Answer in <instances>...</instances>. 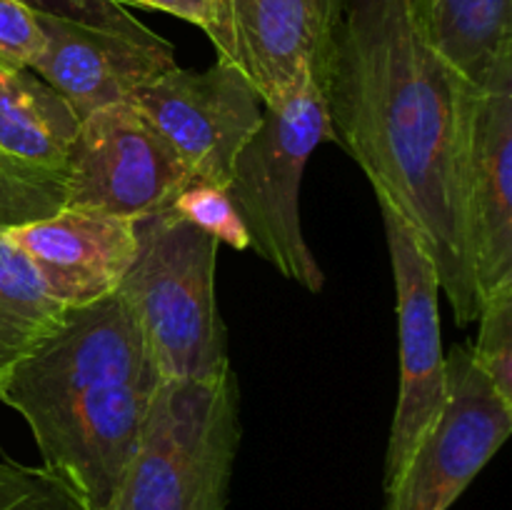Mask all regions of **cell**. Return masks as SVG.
<instances>
[{"label":"cell","instance_id":"6da1fadb","mask_svg":"<svg viewBox=\"0 0 512 510\" xmlns=\"http://www.w3.org/2000/svg\"><path fill=\"white\" fill-rule=\"evenodd\" d=\"M465 83L408 0H345L323 80L333 138L408 220L458 325L480 313L460 200Z\"/></svg>","mask_w":512,"mask_h":510},{"label":"cell","instance_id":"7a4b0ae2","mask_svg":"<svg viewBox=\"0 0 512 510\" xmlns=\"http://www.w3.org/2000/svg\"><path fill=\"white\" fill-rule=\"evenodd\" d=\"M123 295L65 308L0 378V400L33 433L43 468L85 510H108L160 385Z\"/></svg>","mask_w":512,"mask_h":510},{"label":"cell","instance_id":"3957f363","mask_svg":"<svg viewBox=\"0 0 512 510\" xmlns=\"http://www.w3.org/2000/svg\"><path fill=\"white\" fill-rule=\"evenodd\" d=\"M240 445L233 365L160 380L108 510H225Z\"/></svg>","mask_w":512,"mask_h":510},{"label":"cell","instance_id":"277c9868","mask_svg":"<svg viewBox=\"0 0 512 510\" xmlns=\"http://www.w3.org/2000/svg\"><path fill=\"white\" fill-rule=\"evenodd\" d=\"M138 255L118 293L160 378H203L230 365L215 300L218 240L165 208L135 220Z\"/></svg>","mask_w":512,"mask_h":510},{"label":"cell","instance_id":"5b68a950","mask_svg":"<svg viewBox=\"0 0 512 510\" xmlns=\"http://www.w3.org/2000/svg\"><path fill=\"white\" fill-rule=\"evenodd\" d=\"M328 140L335 138L323 85L308 73L283 98L263 103V120L235 158L225 188L248 248L310 293L323 290L325 273L300 225V183L310 155Z\"/></svg>","mask_w":512,"mask_h":510},{"label":"cell","instance_id":"8992f818","mask_svg":"<svg viewBox=\"0 0 512 510\" xmlns=\"http://www.w3.org/2000/svg\"><path fill=\"white\" fill-rule=\"evenodd\" d=\"M65 208L140 220L170 208L195 183L180 155L133 103L80 120L65 163Z\"/></svg>","mask_w":512,"mask_h":510},{"label":"cell","instance_id":"52a82bcc","mask_svg":"<svg viewBox=\"0 0 512 510\" xmlns=\"http://www.w3.org/2000/svg\"><path fill=\"white\" fill-rule=\"evenodd\" d=\"M448 365V400L433 428L385 488V510H448L503 448L512 430V400L455 345Z\"/></svg>","mask_w":512,"mask_h":510},{"label":"cell","instance_id":"ba28073f","mask_svg":"<svg viewBox=\"0 0 512 510\" xmlns=\"http://www.w3.org/2000/svg\"><path fill=\"white\" fill-rule=\"evenodd\" d=\"M385 225L398 298L400 390L385 453V488L400 475L448 400V365L440 340V283L418 235L388 198L375 193Z\"/></svg>","mask_w":512,"mask_h":510},{"label":"cell","instance_id":"9c48e42d","mask_svg":"<svg viewBox=\"0 0 512 510\" xmlns=\"http://www.w3.org/2000/svg\"><path fill=\"white\" fill-rule=\"evenodd\" d=\"M128 103L168 140L195 183L223 190L235 158L263 120L260 95L223 60H215L208 70L175 65L138 85Z\"/></svg>","mask_w":512,"mask_h":510},{"label":"cell","instance_id":"30bf717a","mask_svg":"<svg viewBox=\"0 0 512 510\" xmlns=\"http://www.w3.org/2000/svg\"><path fill=\"white\" fill-rule=\"evenodd\" d=\"M460 200L475 290L512 283V68L488 85L465 83L460 113Z\"/></svg>","mask_w":512,"mask_h":510},{"label":"cell","instance_id":"8fae6325","mask_svg":"<svg viewBox=\"0 0 512 510\" xmlns=\"http://www.w3.org/2000/svg\"><path fill=\"white\" fill-rule=\"evenodd\" d=\"M205 35L218 60L275 103L308 73L323 85L335 28L315 0H215Z\"/></svg>","mask_w":512,"mask_h":510},{"label":"cell","instance_id":"7c38bea8","mask_svg":"<svg viewBox=\"0 0 512 510\" xmlns=\"http://www.w3.org/2000/svg\"><path fill=\"white\" fill-rule=\"evenodd\" d=\"M5 235L65 308L115 293L138 255L135 220L93 208H60Z\"/></svg>","mask_w":512,"mask_h":510},{"label":"cell","instance_id":"4fadbf2b","mask_svg":"<svg viewBox=\"0 0 512 510\" xmlns=\"http://www.w3.org/2000/svg\"><path fill=\"white\" fill-rule=\"evenodd\" d=\"M38 23L45 48L30 70L80 120L108 105L128 103L138 85L178 65L175 48L165 38L135 40L45 13H38Z\"/></svg>","mask_w":512,"mask_h":510},{"label":"cell","instance_id":"5bb4252c","mask_svg":"<svg viewBox=\"0 0 512 510\" xmlns=\"http://www.w3.org/2000/svg\"><path fill=\"white\" fill-rule=\"evenodd\" d=\"M425 43L473 85L512 68V0H408Z\"/></svg>","mask_w":512,"mask_h":510},{"label":"cell","instance_id":"9a60e30c","mask_svg":"<svg viewBox=\"0 0 512 510\" xmlns=\"http://www.w3.org/2000/svg\"><path fill=\"white\" fill-rule=\"evenodd\" d=\"M78 128L75 110L33 70H0V153L65 173Z\"/></svg>","mask_w":512,"mask_h":510},{"label":"cell","instance_id":"2e32d148","mask_svg":"<svg viewBox=\"0 0 512 510\" xmlns=\"http://www.w3.org/2000/svg\"><path fill=\"white\" fill-rule=\"evenodd\" d=\"M63 310L30 260L0 230V378L58 323Z\"/></svg>","mask_w":512,"mask_h":510},{"label":"cell","instance_id":"e0dca14e","mask_svg":"<svg viewBox=\"0 0 512 510\" xmlns=\"http://www.w3.org/2000/svg\"><path fill=\"white\" fill-rule=\"evenodd\" d=\"M65 208L63 173L33 168L0 153V230L35 223Z\"/></svg>","mask_w":512,"mask_h":510},{"label":"cell","instance_id":"ac0fdd59","mask_svg":"<svg viewBox=\"0 0 512 510\" xmlns=\"http://www.w3.org/2000/svg\"><path fill=\"white\" fill-rule=\"evenodd\" d=\"M478 323V340L468 345L470 358L512 400V283L483 300Z\"/></svg>","mask_w":512,"mask_h":510},{"label":"cell","instance_id":"d6986e66","mask_svg":"<svg viewBox=\"0 0 512 510\" xmlns=\"http://www.w3.org/2000/svg\"><path fill=\"white\" fill-rule=\"evenodd\" d=\"M0 510H85V505L43 465L0 460Z\"/></svg>","mask_w":512,"mask_h":510},{"label":"cell","instance_id":"ffe728a7","mask_svg":"<svg viewBox=\"0 0 512 510\" xmlns=\"http://www.w3.org/2000/svg\"><path fill=\"white\" fill-rule=\"evenodd\" d=\"M178 215L188 218L205 233L213 235L218 243L230 245L235 250L248 248V235H245L243 223H240L238 213H235L233 203H230L228 193L223 188L205 183H190L183 193L175 198L170 205Z\"/></svg>","mask_w":512,"mask_h":510},{"label":"cell","instance_id":"44dd1931","mask_svg":"<svg viewBox=\"0 0 512 510\" xmlns=\"http://www.w3.org/2000/svg\"><path fill=\"white\" fill-rule=\"evenodd\" d=\"M35 13L58 15V18L75 20V23L93 25V28L110 30V33L128 35L135 40H158L160 35L140 23L125 5L115 0H23Z\"/></svg>","mask_w":512,"mask_h":510},{"label":"cell","instance_id":"7402d4cb","mask_svg":"<svg viewBox=\"0 0 512 510\" xmlns=\"http://www.w3.org/2000/svg\"><path fill=\"white\" fill-rule=\"evenodd\" d=\"M43 48L38 13L23 0H0V70H30Z\"/></svg>","mask_w":512,"mask_h":510},{"label":"cell","instance_id":"603a6c76","mask_svg":"<svg viewBox=\"0 0 512 510\" xmlns=\"http://www.w3.org/2000/svg\"><path fill=\"white\" fill-rule=\"evenodd\" d=\"M120 5H135V8L160 10V13L175 15L190 25H198L203 33H208L213 23L215 0H115Z\"/></svg>","mask_w":512,"mask_h":510},{"label":"cell","instance_id":"cb8c5ba5","mask_svg":"<svg viewBox=\"0 0 512 510\" xmlns=\"http://www.w3.org/2000/svg\"><path fill=\"white\" fill-rule=\"evenodd\" d=\"M320 8V13H323V18L328 20L333 28H338L340 23V13H343V3L345 0H315Z\"/></svg>","mask_w":512,"mask_h":510}]
</instances>
